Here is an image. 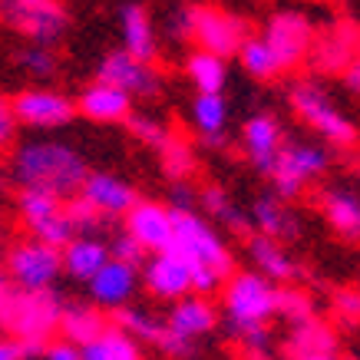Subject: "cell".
I'll return each mask as SVG.
<instances>
[{
    "label": "cell",
    "mask_w": 360,
    "mask_h": 360,
    "mask_svg": "<svg viewBox=\"0 0 360 360\" xmlns=\"http://www.w3.org/2000/svg\"><path fill=\"white\" fill-rule=\"evenodd\" d=\"M278 284L264 281L258 271H235L221 284V307L219 314L229 324L231 338H258L271 334L268 324L278 317Z\"/></svg>",
    "instance_id": "obj_3"
},
{
    "label": "cell",
    "mask_w": 360,
    "mask_h": 360,
    "mask_svg": "<svg viewBox=\"0 0 360 360\" xmlns=\"http://www.w3.org/2000/svg\"><path fill=\"white\" fill-rule=\"evenodd\" d=\"M360 53V30L354 23L340 20L334 27H328L324 33L314 37V46H311V66L321 70V73H344V66Z\"/></svg>",
    "instance_id": "obj_20"
},
{
    "label": "cell",
    "mask_w": 360,
    "mask_h": 360,
    "mask_svg": "<svg viewBox=\"0 0 360 360\" xmlns=\"http://www.w3.org/2000/svg\"><path fill=\"white\" fill-rule=\"evenodd\" d=\"M330 307L344 324H360V288H338L330 297Z\"/></svg>",
    "instance_id": "obj_40"
},
{
    "label": "cell",
    "mask_w": 360,
    "mask_h": 360,
    "mask_svg": "<svg viewBox=\"0 0 360 360\" xmlns=\"http://www.w3.org/2000/svg\"><path fill=\"white\" fill-rule=\"evenodd\" d=\"M106 328H110V317L103 314L99 307L79 301V304H63L56 334L63 340H70L73 347H86V344H93Z\"/></svg>",
    "instance_id": "obj_28"
},
{
    "label": "cell",
    "mask_w": 360,
    "mask_h": 360,
    "mask_svg": "<svg viewBox=\"0 0 360 360\" xmlns=\"http://www.w3.org/2000/svg\"><path fill=\"white\" fill-rule=\"evenodd\" d=\"M60 262H63L66 278H73L79 284H89L106 268V262H110V241L99 238V235H77L60 251Z\"/></svg>",
    "instance_id": "obj_23"
},
{
    "label": "cell",
    "mask_w": 360,
    "mask_h": 360,
    "mask_svg": "<svg viewBox=\"0 0 360 360\" xmlns=\"http://www.w3.org/2000/svg\"><path fill=\"white\" fill-rule=\"evenodd\" d=\"M182 66H186V77L195 86V93H202V96H225V86H229V63L225 60L202 53V50H192Z\"/></svg>",
    "instance_id": "obj_29"
},
{
    "label": "cell",
    "mask_w": 360,
    "mask_h": 360,
    "mask_svg": "<svg viewBox=\"0 0 360 360\" xmlns=\"http://www.w3.org/2000/svg\"><path fill=\"white\" fill-rule=\"evenodd\" d=\"M126 129H129V136L136 142L149 146V149H155V153H159L165 142H169V136H172V129H169L159 116H153V112H139V110H132V116L126 120Z\"/></svg>",
    "instance_id": "obj_37"
},
{
    "label": "cell",
    "mask_w": 360,
    "mask_h": 360,
    "mask_svg": "<svg viewBox=\"0 0 360 360\" xmlns=\"http://www.w3.org/2000/svg\"><path fill=\"white\" fill-rule=\"evenodd\" d=\"M139 288H142L139 268H129V264L112 262V258L106 262V268L86 284L89 304L99 307L103 314H106V311L116 314V311H122V307H129Z\"/></svg>",
    "instance_id": "obj_18"
},
{
    "label": "cell",
    "mask_w": 360,
    "mask_h": 360,
    "mask_svg": "<svg viewBox=\"0 0 360 360\" xmlns=\"http://www.w3.org/2000/svg\"><path fill=\"white\" fill-rule=\"evenodd\" d=\"M198 202H202V215H205L215 229H219V225H225V229H231V231L248 229V215L235 205V198L221 186H205L202 195H198Z\"/></svg>",
    "instance_id": "obj_32"
},
{
    "label": "cell",
    "mask_w": 360,
    "mask_h": 360,
    "mask_svg": "<svg viewBox=\"0 0 360 360\" xmlns=\"http://www.w3.org/2000/svg\"><path fill=\"white\" fill-rule=\"evenodd\" d=\"M288 106L307 129H314L328 149H354L360 139L357 122L330 99L317 79H295L288 86Z\"/></svg>",
    "instance_id": "obj_5"
},
{
    "label": "cell",
    "mask_w": 360,
    "mask_h": 360,
    "mask_svg": "<svg viewBox=\"0 0 360 360\" xmlns=\"http://www.w3.org/2000/svg\"><path fill=\"white\" fill-rule=\"evenodd\" d=\"M321 350H338V334L328 321H307L297 328L288 330L284 338V357H295V354H321Z\"/></svg>",
    "instance_id": "obj_30"
},
{
    "label": "cell",
    "mask_w": 360,
    "mask_h": 360,
    "mask_svg": "<svg viewBox=\"0 0 360 360\" xmlns=\"http://www.w3.org/2000/svg\"><path fill=\"white\" fill-rule=\"evenodd\" d=\"M110 258H112V262L129 264V268H142L149 255H146V251H142L139 245H136V241L126 235V231H120V235L110 241Z\"/></svg>",
    "instance_id": "obj_41"
},
{
    "label": "cell",
    "mask_w": 360,
    "mask_h": 360,
    "mask_svg": "<svg viewBox=\"0 0 360 360\" xmlns=\"http://www.w3.org/2000/svg\"><path fill=\"white\" fill-rule=\"evenodd\" d=\"M60 311L63 301L56 291H7L4 307H0V324H4V338L20 344L27 357L44 354V347L53 340L60 328Z\"/></svg>",
    "instance_id": "obj_4"
},
{
    "label": "cell",
    "mask_w": 360,
    "mask_h": 360,
    "mask_svg": "<svg viewBox=\"0 0 360 360\" xmlns=\"http://www.w3.org/2000/svg\"><path fill=\"white\" fill-rule=\"evenodd\" d=\"M165 33L175 44H188L192 40V7H175L169 17H165Z\"/></svg>",
    "instance_id": "obj_42"
},
{
    "label": "cell",
    "mask_w": 360,
    "mask_h": 360,
    "mask_svg": "<svg viewBox=\"0 0 360 360\" xmlns=\"http://www.w3.org/2000/svg\"><path fill=\"white\" fill-rule=\"evenodd\" d=\"M340 83H344V89H347V93L360 96V53L354 56L347 66H344V73H340Z\"/></svg>",
    "instance_id": "obj_46"
},
{
    "label": "cell",
    "mask_w": 360,
    "mask_h": 360,
    "mask_svg": "<svg viewBox=\"0 0 360 360\" xmlns=\"http://www.w3.org/2000/svg\"><path fill=\"white\" fill-rule=\"evenodd\" d=\"M0 360H30L20 344H13L11 338H0Z\"/></svg>",
    "instance_id": "obj_47"
},
{
    "label": "cell",
    "mask_w": 360,
    "mask_h": 360,
    "mask_svg": "<svg viewBox=\"0 0 360 360\" xmlns=\"http://www.w3.org/2000/svg\"><path fill=\"white\" fill-rule=\"evenodd\" d=\"M79 360H142V350L120 328H106L93 344L79 347Z\"/></svg>",
    "instance_id": "obj_33"
},
{
    "label": "cell",
    "mask_w": 360,
    "mask_h": 360,
    "mask_svg": "<svg viewBox=\"0 0 360 360\" xmlns=\"http://www.w3.org/2000/svg\"><path fill=\"white\" fill-rule=\"evenodd\" d=\"M248 225H255V235H264V238L281 241V245L297 238V231H301L297 215L288 208V202H281V198H274V195H258L251 202Z\"/></svg>",
    "instance_id": "obj_26"
},
{
    "label": "cell",
    "mask_w": 360,
    "mask_h": 360,
    "mask_svg": "<svg viewBox=\"0 0 360 360\" xmlns=\"http://www.w3.org/2000/svg\"><path fill=\"white\" fill-rule=\"evenodd\" d=\"M248 258L255 264L251 271H258L264 281L278 284V288L295 284L297 274H301L297 262L288 255V248H284L281 241H271V238H264V235H251L248 238Z\"/></svg>",
    "instance_id": "obj_24"
},
{
    "label": "cell",
    "mask_w": 360,
    "mask_h": 360,
    "mask_svg": "<svg viewBox=\"0 0 360 360\" xmlns=\"http://www.w3.org/2000/svg\"><path fill=\"white\" fill-rule=\"evenodd\" d=\"M288 142V132H284L281 120L274 112H255L245 120L241 126V149H245V159H248L258 172H271L274 159L284 149Z\"/></svg>",
    "instance_id": "obj_17"
},
{
    "label": "cell",
    "mask_w": 360,
    "mask_h": 360,
    "mask_svg": "<svg viewBox=\"0 0 360 360\" xmlns=\"http://www.w3.org/2000/svg\"><path fill=\"white\" fill-rule=\"evenodd\" d=\"M13 63L20 66L23 73H30L37 79H46L56 73V53L50 46H33V44H23L17 53H13Z\"/></svg>",
    "instance_id": "obj_38"
},
{
    "label": "cell",
    "mask_w": 360,
    "mask_h": 360,
    "mask_svg": "<svg viewBox=\"0 0 360 360\" xmlns=\"http://www.w3.org/2000/svg\"><path fill=\"white\" fill-rule=\"evenodd\" d=\"M330 169V149L324 142H307V139H288L284 149L274 159L271 172V195L281 202H295L307 186H314L317 179H324Z\"/></svg>",
    "instance_id": "obj_6"
},
{
    "label": "cell",
    "mask_w": 360,
    "mask_h": 360,
    "mask_svg": "<svg viewBox=\"0 0 360 360\" xmlns=\"http://www.w3.org/2000/svg\"><path fill=\"white\" fill-rule=\"evenodd\" d=\"M120 50H126L142 63H155V56H159V27H155L146 4H122L120 7Z\"/></svg>",
    "instance_id": "obj_22"
},
{
    "label": "cell",
    "mask_w": 360,
    "mask_h": 360,
    "mask_svg": "<svg viewBox=\"0 0 360 360\" xmlns=\"http://www.w3.org/2000/svg\"><path fill=\"white\" fill-rule=\"evenodd\" d=\"M288 360H340V354L338 350H321V354H295Z\"/></svg>",
    "instance_id": "obj_48"
},
{
    "label": "cell",
    "mask_w": 360,
    "mask_h": 360,
    "mask_svg": "<svg viewBox=\"0 0 360 360\" xmlns=\"http://www.w3.org/2000/svg\"><path fill=\"white\" fill-rule=\"evenodd\" d=\"M241 63V70L248 73V77L255 79H274V77H281V70H278V63H274V56L271 50L262 44V37L258 33H251L248 40L241 44L238 56H235Z\"/></svg>",
    "instance_id": "obj_35"
},
{
    "label": "cell",
    "mask_w": 360,
    "mask_h": 360,
    "mask_svg": "<svg viewBox=\"0 0 360 360\" xmlns=\"http://www.w3.org/2000/svg\"><path fill=\"white\" fill-rule=\"evenodd\" d=\"M162 321L175 338L188 340V344H198V340L208 338V334L221 324V314L212 297L188 295V297H182V301L169 304V314H165Z\"/></svg>",
    "instance_id": "obj_19"
},
{
    "label": "cell",
    "mask_w": 360,
    "mask_h": 360,
    "mask_svg": "<svg viewBox=\"0 0 360 360\" xmlns=\"http://www.w3.org/2000/svg\"><path fill=\"white\" fill-rule=\"evenodd\" d=\"M155 347L162 350L169 360H192V357H195V344L175 338L169 328H162V334H159V340H155Z\"/></svg>",
    "instance_id": "obj_43"
},
{
    "label": "cell",
    "mask_w": 360,
    "mask_h": 360,
    "mask_svg": "<svg viewBox=\"0 0 360 360\" xmlns=\"http://www.w3.org/2000/svg\"><path fill=\"white\" fill-rule=\"evenodd\" d=\"M278 317H284L291 328H297V324H307V321H314V317H317L314 297L307 295L304 288L288 284V288H281V291H278Z\"/></svg>",
    "instance_id": "obj_36"
},
{
    "label": "cell",
    "mask_w": 360,
    "mask_h": 360,
    "mask_svg": "<svg viewBox=\"0 0 360 360\" xmlns=\"http://www.w3.org/2000/svg\"><path fill=\"white\" fill-rule=\"evenodd\" d=\"M172 208V205H169ZM192 271V295H215L235 268V251L212 221L195 208H172V248Z\"/></svg>",
    "instance_id": "obj_2"
},
{
    "label": "cell",
    "mask_w": 360,
    "mask_h": 360,
    "mask_svg": "<svg viewBox=\"0 0 360 360\" xmlns=\"http://www.w3.org/2000/svg\"><path fill=\"white\" fill-rule=\"evenodd\" d=\"M0 20L27 44L53 50L70 30V7L60 0H0Z\"/></svg>",
    "instance_id": "obj_7"
},
{
    "label": "cell",
    "mask_w": 360,
    "mask_h": 360,
    "mask_svg": "<svg viewBox=\"0 0 360 360\" xmlns=\"http://www.w3.org/2000/svg\"><path fill=\"white\" fill-rule=\"evenodd\" d=\"M132 110H136V103L126 93L106 86V83H96V79L86 83L77 96V116L96 122V126H120V122L126 126Z\"/></svg>",
    "instance_id": "obj_21"
},
{
    "label": "cell",
    "mask_w": 360,
    "mask_h": 360,
    "mask_svg": "<svg viewBox=\"0 0 360 360\" xmlns=\"http://www.w3.org/2000/svg\"><path fill=\"white\" fill-rule=\"evenodd\" d=\"M340 360H360V357H340Z\"/></svg>",
    "instance_id": "obj_50"
},
{
    "label": "cell",
    "mask_w": 360,
    "mask_h": 360,
    "mask_svg": "<svg viewBox=\"0 0 360 360\" xmlns=\"http://www.w3.org/2000/svg\"><path fill=\"white\" fill-rule=\"evenodd\" d=\"M321 215L328 229L344 241H360V192L347 186H330L321 192Z\"/></svg>",
    "instance_id": "obj_25"
},
{
    "label": "cell",
    "mask_w": 360,
    "mask_h": 360,
    "mask_svg": "<svg viewBox=\"0 0 360 360\" xmlns=\"http://www.w3.org/2000/svg\"><path fill=\"white\" fill-rule=\"evenodd\" d=\"M96 83L120 89L136 103V99H153L162 89V77L153 63H142L136 56H129L126 50H106L96 63Z\"/></svg>",
    "instance_id": "obj_13"
},
{
    "label": "cell",
    "mask_w": 360,
    "mask_h": 360,
    "mask_svg": "<svg viewBox=\"0 0 360 360\" xmlns=\"http://www.w3.org/2000/svg\"><path fill=\"white\" fill-rule=\"evenodd\" d=\"M139 281L155 301H165V304H175L192 295V271L175 251L149 255L139 268Z\"/></svg>",
    "instance_id": "obj_15"
},
{
    "label": "cell",
    "mask_w": 360,
    "mask_h": 360,
    "mask_svg": "<svg viewBox=\"0 0 360 360\" xmlns=\"http://www.w3.org/2000/svg\"><path fill=\"white\" fill-rule=\"evenodd\" d=\"M17 120H13V110H11V99L0 96V149H11L13 139H17Z\"/></svg>",
    "instance_id": "obj_44"
},
{
    "label": "cell",
    "mask_w": 360,
    "mask_h": 360,
    "mask_svg": "<svg viewBox=\"0 0 360 360\" xmlns=\"http://www.w3.org/2000/svg\"><path fill=\"white\" fill-rule=\"evenodd\" d=\"M159 162H162V172L172 179V186H186L188 175L195 172V149L188 139L172 132L169 142L159 149Z\"/></svg>",
    "instance_id": "obj_34"
},
{
    "label": "cell",
    "mask_w": 360,
    "mask_h": 360,
    "mask_svg": "<svg viewBox=\"0 0 360 360\" xmlns=\"http://www.w3.org/2000/svg\"><path fill=\"white\" fill-rule=\"evenodd\" d=\"M4 274L13 284V291H53L56 278L63 274V262L56 248H46L33 238H20L7 248Z\"/></svg>",
    "instance_id": "obj_9"
},
{
    "label": "cell",
    "mask_w": 360,
    "mask_h": 360,
    "mask_svg": "<svg viewBox=\"0 0 360 360\" xmlns=\"http://www.w3.org/2000/svg\"><path fill=\"white\" fill-rule=\"evenodd\" d=\"M122 231L139 245L146 255H162L172 248V208L169 202L139 198L122 219Z\"/></svg>",
    "instance_id": "obj_14"
},
{
    "label": "cell",
    "mask_w": 360,
    "mask_h": 360,
    "mask_svg": "<svg viewBox=\"0 0 360 360\" xmlns=\"http://www.w3.org/2000/svg\"><path fill=\"white\" fill-rule=\"evenodd\" d=\"M7 291H11V281H7V274H4V264H0V304H4Z\"/></svg>",
    "instance_id": "obj_49"
},
{
    "label": "cell",
    "mask_w": 360,
    "mask_h": 360,
    "mask_svg": "<svg viewBox=\"0 0 360 360\" xmlns=\"http://www.w3.org/2000/svg\"><path fill=\"white\" fill-rule=\"evenodd\" d=\"M17 215H20V225L27 229V238L40 241L46 248L63 251L77 238L70 215H66V202H60V198L40 195V192H17Z\"/></svg>",
    "instance_id": "obj_11"
},
{
    "label": "cell",
    "mask_w": 360,
    "mask_h": 360,
    "mask_svg": "<svg viewBox=\"0 0 360 360\" xmlns=\"http://www.w3.org/2000/svg\"><path fill=\"white\" fill-rule=\"evenodd\" d=\"M110 324L112 328H120L126 338H132L136 344H153L155 347V340H159V334H162L165 328V321L159 314H153L149 307H142V304H129V307H122V311H116V314L110 317Z\"/></svg>",
    "instance_id": "obj_31"
},
{
    "label": "cell",
    "mask_w": 360,
    "mask_h": 360,
    "mask_svg": "<svg viewBox=\"0 0 360 360\" xmlns=\"http://www.w3.org/2000/svg\"><path fill=\"white\" fill-rule=\"evenodd\" d=\"M79 198L99 219H126L129 208L139 202V192L116 172H89L83 188H79Z\"/></svg>",
    "instance_id": "obj_16"
},
{
    "label": "cell",
    "mask_w": 360,
    "mask_h": 360,
    "mask_svg": "<svg viewBox=\"0 0 360 360\" xmlns=\"http://www.w3.org/2000/svg\"><path fill=\"white\" fill-rule=\"evenodd\" d=\"M11 110L17 126H30V129H63L77 120V99L63 93V89L50 86H30L20 89L11 99Z\"/></svg>",
    "instance_id": "obj_12"
},
{
    "label": "cell",
    "mask_w": 360,
    "mask_h": 360,
    "mask_svg": "<svg viewBox=\"0 0 360 360\" xmlns=\"http://www.w3.org/2000/svg\"><path fill=\"white\" fill-rule=\"evenodd\" d=\"M251 37L248 20L225 7H192V44L202 53H212L229 63L238 56L241 44Z\"/></svg>",
    "instance_id": "obj_10"
},
{
    "label": "cell",
    "mask_w": 360,
    "mask_h": 360,
    "mask_svg": "<svg viewBox=\"0 0 360 360\" xmlns=\"http://www.w3.org/2000/svg\"><path fill=\"white\" fill-rule=\"evenodd\" d=\"M86 175V155L79 153L77 146L60 139L20 142L11 155V179L17 192H40V195L70 202V198L79 195Z\"/></svg>",
    "instance_id": "obj_1"
},
{
    "label": "cell",
    "mask_w": 360,
    "mask_h": 360,
    "mask_svg": "<svg viewBox=\"0 0 360 360\" xmlns=\"http://www.w3.org/2000/svg\"><path fill=\"white\" fill-rule=\"evenodd\" d=\"M262 44L271 50L274 63L281 73L295 70V66L307 63L311 46H314L317 27L304 11H274L262 27Z\"/></svg>",
    "instance_id": "obj_8"
},
{
    "label": "cell",
    "mask_w": 360,
    "mask_h": 360,
    "mask_svg": "<svg viewBox=\"0 0 360 360\" xmlns=\"http://www.w3.org/2000/svg\"><path fill=\"white\" fill-rule=\"evenodd\" d=\"M66 215H70V225H73V231H77V235H96L99 225L106 221V219H99L96 212H93V208H89L79 195L66 202Z\"/></svg>",
    "instance_id": "obj_39"
},
{
    "label": "cell",
    "mask_w": 360,
    "mask_h": 360,
    "mask_svg": "<svg viewBox=\"0 0 360 360\" xmlns=\"http://www.w3.org/2000/svg\"><path fill=\"white\" fill-rule=\"evenodd\" d=\"M44 360H79V347H73L63 338H53L44 347Z\"/></svg>",
    "instance_id": "obj_45"
},
{
    "label": "cell",
    "mask_w": 360,
    "mask_h": 360,
    "mask_svg": "<svg viewBox=\"0 0 360 360\" xmlns=\"http://www.w3.org/2000/svg\"><path fill=\"white\" fill-rule=\"evenodd\" d=\"M229 99L225 96H202L195 93V99L188 103V120H192V129L198 132L202 146H212L219 149L225 146V136H229Z\"/></svg>",
    "instance_id": "obj_27"
}]
</instances>
